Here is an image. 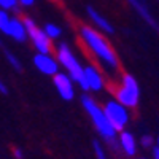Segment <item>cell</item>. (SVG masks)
<instances>
[{"label": "cell", "instance_id": "obj_1", "mask_svg": "<svg viewBox=\"0 0 159 159\" xmlns=\"http://www.w3.org/2000/svg\"><path fill=\"white\" fill-rule=\"evenodd\" d=\"M78 35L83 46L94 56L99 67H103L108 73H116L119 69V59L116 51L111 48L105 34L89 25H80Z\"/></svg>", "mask_w": 159, "mask_h": 159}, {"label": "cell", "instance_id": "obj_2", "mask_svg": "<svg viewBox=\"0 0 159 159\" xmlns=\"http://www.w3.org/2000/svg\"><path fill=\"white\" fill-rule=\"evenodd\" d=\"M81 105H83L84 111L88 113V116L91 118V121H92V124H94L96 130L99 132V135L103 140H107L108 143L115 145V142L118 139V130L108 121V118H107V115H105L102 105L97 103L94 99H92L91 96H88V94L81 96Z\"/></svg>", "mask_w": 159, "mask_h": 159}, {"label": "cell", "instance_id": "obj_3", "mask_svg": "<svg viewBox=\"0 0 159 159\" xmlns=\"http://www.w3.org/2000/svg\"><path fill=\"white\" fill-rule=\"evenodd\" d=\"M111 94L115 96L113 99H116L119 103H123L129 110L137 108L139 100H140V86L132 75L123 73L118 84L111 88Z\"/></svg>", "mask_w": 159, "mask_h": 159}, {"label": "cell", "instance_id": "obj_4", "mask_svg": "<svg viewBox=\"0 0 159 159\" xmlns=\"http://www.w3.org/2000/svg\"><path fill=\"white\" fill-rule=\"evenodd\" d=\"M54 56L61 65V69H64V72L70 75V78L81 88L83 86V65L78 61L76 54L72 51V48L67 43H59L56 46V52Z\"/></svg>", "mask_w": 159, "mask_h": 159}, {"label": "cell", "instance_id": "obj_5", "mask_svg": "<svg viewBox=\"0 0 159 159\" xmlns=\"http://www.w3.org/2000/svg\"><path fill=\"white\" fill-rule=\"evenodd\" d=\"M22 21L27 30V40L32 42V46L37 49V52H52L54 45H52V40L45 34V30L40 29L32 18H22Z\"/></svg>", "mask_w": 159, "mask_h": 159}, {"label": "cell", "instance_id": "obj_6", "mask_svg": "<svg viewBox=\"0 0 159 159\" xmlns=\"http://www.w3.org/2000/svg\"><path fill=\"white\" fill-rule=\"evenodd\" d=\"M102 108L107 115L108 121L111 123V126L121 132L126 129V126L129 124V119H130V115H129V108L124 107L123 103H119L116 99H108L102 105Z\"/></svg>", "mask_w": 159, "mask_h": 159}, {"label": "cell", "instance_id": "obj_7", "mask_svg": "<svg viewBox=\"0 0 159 159\" xmlns=\"http://www.w3.org/2000/svg\"><path fill=\"white\" fill-rule=\"evenodd\" d=\"M107 88V78H105L103 72L100 70L99 65L89 64L83 67V86L81 89L84 92L92 91V92H100Z\"/></svg>", "mask_w": 159, "mask_h": 159}, {"label": "cell", "instance_id": "obj_8", "mask_svg": "<svg viewBox=\"0 0 159 159\" xmlns=\"http://www.w3.org/2000/svg\"><path fill=\"white\" fill-rule=\"evenodd\" d=\"M34 65L40 73L46 76H54L57 72H61V65L52 52H37L34 56Z\"/></svg>", "mask_w": 159, "mask_h": 159}, {"label": "cell", "instance_id": "obj_9", "mask_svg": "<svg viewBox=\"0 0 159 159\" xmlns=\"http://www.w3.org/2000/svg\"><path fill=\"white\" fill-rule=\"evenodd\" d=\"M2 34L13 38L18 43H24L25 40H27V30H25L22 18H19V16H10L8 22L2 29Z\"/></svg>", "mask_w": 159, "mask_h": 159}, {"label": "cell", "instance_id": "obj_10", "mask_svg": "<svg viewBox=\"0 0 159 159\" xmlns=\"http://www.w3.org/2000/svg\"><path fill=\"white\" fill-rule=\"evenodd\" d=\"M52 83L57 91V94L64 99V100H73L75 97V81L70 78V75H67L65 72H57L52 76Z\"/></svg>", "mask_w": 159, "mask_h": 159}, {"label": "cell", "instance_id": "obj_11", "mask_svg": "<svg viewBox=\"0 0 159 159\" xmlns=\"http://www.w3.org/2000/svg\"><path fill=\"white\" fill-rule=\"evenodd\" d=\"M86 13H88V16H89V19H91V22L96 25V29L99 30V32H102V34H105V35H111V34H115V27L111 25V22L105 18L102 13H99L94 7H86Z\"/></svg>", "mask_w": 159, "mask_h": 159}, {"label": "cell", "instance_id": "obj_12", "mask_svg": "<svg viewBox=\"0 0 159 159\" xmlns=\"http://www.w3.org/2000/svg\"><path fill=\"white\" fill-rule=\"evenodd\" d=\"M118 145L121 147L124 154L135 156V153H137V142H135V137L132 135L129 130L124 129L121 132H118Z\"/></svg>", "mask_w": 159, "mask_h": 159}, {"label": "cell", "instance_id": "obj_13", "mask_svg": "<svg viewBox=\"0 0 159 159\" xmlns=\"http://www.w3.org/2000/svg\"><path fill=\"white\" fill-rule=\"evenodd\" d=\"M127 2L134 7V10L140 15V18L147 22L148 25H151V27H154L156 30H159V24L156 22V19L153 18V15L150 13V10L147 8V5H145L143 0H127Z\"/></svg>", "mask_w": 159, "mask_h": 159}, {"label": "cell", "instance_id": "obj_14", "mask_svg": "<svg viewBox=\"0 0 159 159\" xmlns=\"http://www.w3.org/2000/svg\"><path fill=\"white\" fill-rule=\"evenodd\" d=\"M43 30H45V34H46L51 40H57V38L62 35V29L59 27L57 24H52V22L46 24L45 27H43Z\"/></svg>", "mask_w": 159, "mask_h": 159}, {"label": "cell", "instance_id": "obj_15", "mask_svg": "<svg viewBox=\"0 0 159 159\" xmlns=\"http://www.w3.org/2000/svg\"><path fill=\"white\" fill-rule=\"evenodd\" d=\"M5 57H7L8 64L13 67V70H16V72L22 70V64H21V61L18 59L16 54H13V52H10V51H5Z\"/></svg>", "mask_w": 159, "mask_h": 159}, {"label": "cell", "instance_id": "obj_16", "mask_svg": "<svg viewBox=\"0 0 159 159\" xmlns=\"http://www.w3.org/2000/svg\"><path fill=\"white\" fill-rule=\"evenodd\" d=\"M92 145H94V154H96L97 159H107V154H105V150H103V147H102L100 142L96 140Z\"/></svg>", "mask_w": 159, "mask_h": 159}, {"label": "cell", "instance_id": "obj_17", "mask_svg": "<svg viewBox=\"0 0 159 159\" xmlns=\"http://www.w3.org/2000/svg\"><path fill=\"white\" fill-rule=\"evenodd\" d=\"M0 8L7 10V11L16 10L18 8V2H16V0H0Z\"/></svg>", "mask_w": 159, "mask_h": 159}, {"label": "cell", "instance_id": "obj_18", "mask_svg": "<svg viewBox=\"0 0 159 159\" xmlns=\"http://www.w3.org/2000/svg\"><path fill=\"white\" fill-rule=\"evenodd\" d=\"M153 143H154V140H153V137L148 135V134H145V135L140 139V145H142L143 148H150V147H153Z\"/></svg>", "mask_w": 159, "mask_h": 159}, {"label": "cell", "instance_id": "obj_19", "mask_svg": "<svg viewBox=\"0 0 159 159\" xmlns=\"http://www.w3.org/2000/svg\"><path fill=\"white\" fill-rule=\"evenodd\" d=\"M10 19V15H8V11L7 10H2L0 8V32H2V29L5 27V24L8 22Z\"/></svg>", "mask_w": 159, "mask_h": 159}, {"label": "cell", "instance_id": "obj_20", "mask_svg": "<svg viewBox=\"0 0 159 159\" xmlns=\"http://www.w3.org/2000/svg\"><path fill=\"white\" fill-rule=\"evenodd\" d=\"M13 156L15 159H24V151L21 148H13Z\"/></svg>", "mask_w": 159, "mask_h": 159}, {"label": "cell", "instance_id": "obj_21", "mask_svg": "<svg viewBox=\"0 0 159 159\" xmlns=\"http://www.w3.org/2000/svg\"><path fill=\"white\" fill-rule=\"evenodd\" d=\"M18 2V5H21V7H32L34 3H35V0H16Z\"/></svg>", "mask_w": 159, "mask_h": 159}, {"label": "cell", "instance_id": "obj_22", "mask_svg": "<svg viewBox=\"0 0 159 159\" xmlns=\"http://www.w3.org/2000/svg\"><path fill=\"white\" fill-rule=\"evenodd\" d=\"M0 94H3V96L8 94V86L5 84V81H2V80H0Z\"/></svg>", "mask_w": 159, "mask_h": 159}, {"label": "cell", "instance_id": "obj_23", "mask_svg": "<svg viewBox=\"0 0 159 159\" xmlns=\"http://www.w3.org/2000/svg\"><path fill=\"white\" fill-rule=\"evenodd\" d=\"M153 156H154V159H159V150H153Z\"/></svg>", "mask_w": 159, "mask_h": 159}, {"label": "cell", "instance_id": "obj_24", "mask_svg": "<svg viewBox=\"0 0 159 159\" xmlns=\"http://www.w3.org/2000/svg\"><path fill=\"white\" fill-rule=\"evenodd\" d=\"M156 150H159V137L156 139Z\"/></svg>", "mask_w": 159, "mask_h": 159}, {"label": "cell", "instance_id": "obj_25", "mask_svg": "<svg viewBox=\"0 0 159 159\" xmlns=\"http://www.w3.org/2000/svg\"><path fill=\"white\" fill-rule=\"evenodd\" d=\"M140 159H145V157H140Z\"/></svg>", "mask_w": 159, "mask_h": 159}, {"label": "cell", "instance_id": "obj_26", "mask_svg": "<svg viewBox=\"0 0 159 159\" xmlns=\"http://www.w3.org/2000/svg\"><path fill=\"white\" fill-rule=\"evenodd\" d=\"M0 45H2V42H0Z\"/></svg>", "mask_w": 159, "mask_h": 159}]
</instances>
